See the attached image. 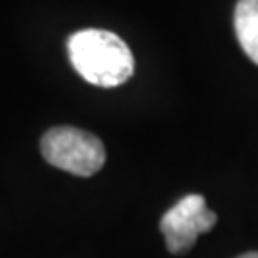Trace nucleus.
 I'll return each mask as SVG.
<instances>
[{"label":"nucleus","mask_w":258,"mask_h":258,"mask_svg":"<svg viewBox=\"0 0 258 258\" xmlns=\"http://www.w3.org/2000/svg\"><path fill=\"white\" fill-rule=\"evenodd\" d=\"M69 59L86 83L115 88L134 73V55L126 42L111 31L84 29L67 40Z\"/></svg>","instance_id":"f257e3e1"},{"label":"nucleus","mask_w":258,"mask_h":258,"mask_svg":"<svg viewBox=\"0 0 258 258\" xmlns=\"http://www.w3.org/2000/svg\"><path fill=\"white\" fill-rule=\"evenodd\" d=\"M216 224V214L207 209L203 195H185L168 209L161 218V233L165 235L166 249L172 254L187 252L201 233L211 231Z\"/></svg>","instance_id":"7ed1b4c3"},{"label":"nucleus","mask_w":258,"mask_h":258,"mask_svg":"<svg viewBox=\"0 0 258 258\" xmlns=\"http://www.w3.org/2000/svg\"><path fill=\"white\" fill-rule=\"evenodd\" d=\"M40 149L50 165L83 178L96 174L105 163L102 140L73 126L50 128L40 140Z\"/></svg>","instance_id":"f03ea898"},{"label":"nucleus","mask_w":258,"mask_h":258,"mask_svg":"<svg viewBox=\"0 0 258 258\" xmlns=\"http://www.w3.org/2000/svg\"><path fill=\"white\" fill-rule=\"evenodd\" d=\"M235 33L243 52L258 65V0H239L235 6Z\"/></svg>","instance_id":"20e7f679"},{"label":"nucleus","mask_w":258,"mask_h":258,"mask_svg":"<svg viewBox=\"0 0 258 258\" xmlns=\"http://www.w3.org/2000/svg\"><path fill=\"white\" fill-rule=\"evenodd\" d=\"M237 258H258V252H245V254H241Z\"/></svg>","instance_id":"39448f33"}]
</instances>
